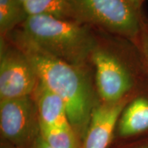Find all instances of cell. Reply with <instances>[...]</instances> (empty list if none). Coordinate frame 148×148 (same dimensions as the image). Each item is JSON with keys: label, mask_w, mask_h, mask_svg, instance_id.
I'll list each match as a JSON object with an SVG mask.
<instances>
[{"label": "cell", "mask_w": 148, "mask_h": 148, "mask_svg": "<svg viewBox=\"0 0 148 148\" xmlns=\"http://www.w3.org/2000/svg\"><path fill=\"white\" fill-rule=\"evenodd\" d=\"M126 101L124 99L113 103L103 102L94 107L83 148H107Z\"/></svg>", "instance_id": "7"}, {"label": "cell", "mask_w": 148, "mask_h": 148, "mask_svg": "<svg viewBox=\"0 0 148 148\" xmlns=\"http://www.w3.org/2000/svg\"><path fill=\"white\" fill-rule=\"evenodd\" d=\"M15 41L39 80L63 100L70 125L77 136L84 138L95 106L91 84L84 71L48 54L21 34Z\"/></svg>", "instance_id": "1"}, {"label": "cell", "mask_w": 148, "mask_h": 148, "mask_svg": "<svg viewBox=\"0 0 148 148\" xmlns=\"http://www.w3.org/2000/svg\"><path fill=\"white\" fill-rule=\"evenodd\" d=\"M34 93L40 125L56 127L71 126L65 103L57 94L40 80Z\"/></svg>", "instance_id": "8"}, {"label": "cell", "mask_w": 148, "mask_h": 148, "mask_svg": "<svg viewBox=\"0 0 148 148\" xmlns=\"http://www.w3.org/2000/svg\"><path fill=\"white\" fill-rule=\"evenodd\" d=\"M1 49V100L29 96L39 82L32 64L19 49Z\"/></svg>", "instance_id": "6"}, {"label": "cell", "mask_w": 148, "mask_h": 148, "mask_svg": "<svg viewBox=\"0 0 148 148\" xmlns=\"http://www.w3.org/2000/svg\"><path fill=\"white\" fill-rule=\"evenodd\" d=\"M132 4L134 5L136 8L138 10H140V6H141V3H140V0H128Z\"/></svg>", "instance_id": "15"}, {"label": "cell", "mask_w": 148, "mask_h": 148, "mask_svg": "<svg viewBox=\"0 0 148 148\" xmlns=\"http://www.w3.org/2000/svg\"><path fill=\"white\" fill-rule=\"evenodd\" d=\"M145 1V0H140V3H141V5H142V3H143Z\"/></svg>", "instance_id": "18"}, {"label": "cell", "mask_w": 148, "mask_h": 148, "mask_svg": "<svg viewBox=\"0 0 148 148\" xmlns=\"http://www.w3.org/2000/svg\"><path fill=\"white\" fill-rule=\"evenodd\" d=\"M27 15L20 0H0V31L7 34L18 23H23Z\"/></svg>", "instance_id": "10"}, {"label": "cell", "mask_w": 148, "mask_h": 148, "mask_svg": "<svg viewBox=\"0 0 148 148\" xmlns=\"http://www.w3.org/2000/svg\"><path fill=\"white\" fill-rule=\"evenodd\" d=\"M143 148H148V147H143Z\"/></svg>", "instance_id": "19"}, {"label": "cell", "mask_w": 148, "mask_h": 148, "mask_svg": "<svg viewBox=\"0 0 148 148\" xmlns=\"http://www.w3.org/2000/svg\"><path fill=\"white\" fill-rule=\"evenodd\" d=\"M0 129L3 138L19 147H32L40 134L36 103L29 96L0 101Z\"/></svg>", "instance_id": "4"}, {"label": "cell", "mask_w": 148, "mask_h": 148, "mask_svg": "<svg viewBox=\"0 0 148 148\" xmlns=\"http://www.w3.org/2000/svg\"><path fill=\"white\" fill-rule=\"evenodd\" d=\"M32 148H52L46 143L45 140L42 138L40 134L38 135L36 140L33 144Z\"/></svg>", "instance_id": "14"}, {"label": "cell", "mask_w": 148, "mask_h": 148, "mask_svg": "<svg viewBox=\"0 0 148 148\" xmlns=\"http://www.w3.org/2000/svg\"><path fill=\"white\" fill-rule=\"evenodd\" d=\"M22 3L24 2H27V1H34V0H20Z\"/></svg>", "instance_id": "17"}, {"label": "cell", "mask_w": 148, "mask_h": 148, "mask_svg": "<svg viewBox=\"0 0 148 148\" xmlns=\"http://www.w3.org/2000/svg\"><path fill=\"white\" fill-rule=\"evenodd\" d=\"M73 15L109 32L137 41L139 10L128 0H66Z\"/></svg>", "instance_id": "3"}, {"label": "cell", "mask_w": 148, "mask_h": 148, "mask_svg": "<svg viewBox=\"0 0 148 148\" xmlns=\"http://www.w3.org/2000/svg\"><path fill=\"white\" fill-rule=\"evenodd\" d=\"M95 67L99 95L104 103H113L124 99L134 86V78L128 68L113 53L97 49L91 56Z\"/></svg>", "instance_id": "5"}, {"label": "cell", "mask_w": 148, "mask_h": 148, "mask_svg": "<svg viewBox=\"0 0 148 148\" xmlns=\"http://www.w3.org/2000/svg\"><path fill=\"white\" fill-rule=\"evenodd\" d=\"M40 134L52 148H78L77 136L71 126L56 127L40 124Z\"/></svg>", "instance_id": "12"}, {"label": "cell", "mask_w": 148, "mask_h": 148, "mask_svg": "<svg viewBox=\"0 0 148 148\" xmlns=\"http://www.w3.org/2000/svg\"><path fill=\"white\" fill-rule=\"evenodd\" d=\"M146 69L148 72V24H141V29L137 40Z\"/></svg>", "instance_id": "13"}, {"label": "cell", "mask_w": 148, "mask_h": 148, "mask_svg": "<svg viewBox=\"0 0 148 148\" xmlns=\"http://www.w3.org/2000/svg\"><path fill=\"white\" fill-rule=\"evenodd\" d=\"M148 130V99L138 97L125 107L118 123L122 137H129Z\"/></svg>", "instance_id": "9"}, {"label": "cell", "mask_w": 148, "mask_h": 148, "mask_svg": "<svg viewBox=\"0 0 148 148\" xmlns=\"http://www.w3.org/2000/svg\"><path fill=\"white\" fill-rule=\"evenodd\" d=\"M1 148H12L11 147H9L8 145H1Z\"/></svg>", "instance_id": "16"}, {"label": "cell", "mask_w": 148, "mask_h": 148, "mask_svg": "<svg viewBox=\"0 0 148 148\" xmlns=\"http://www.w3.org/2000/svg\"><path fill=\"white\" fill-rule=\"evenodd\" d=\"M27 15L47 14L66 19L73 15L66 0H34L23 3Z\"/></svg>", "instance_id": "11"}, {"label": "cell", "mask_w": 148, "mask_h": 148, "mask_svg": "<svg viewBox=\"0 0 148 148\" xmlns=\"http://www.w3.org/2000/svg\"><path fill=\"white\" fill-rule=\"evenodd\" d=\"M21 34L48 54L82 67L97 49L90 32L79 24L47 14L29 15Z\"/></svg>", "instance_id": "2"}]
</instances>
